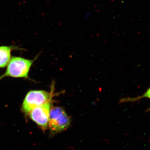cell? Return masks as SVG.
I'll use <instances>...</instances> for the list:
<instances>
[{
    "mask_svg": "<svg viewBox=\"0 0 150 150\" xmlns=\"http://www.w3.org/2000/svg\"><path fill=\"white\" fill-rule=\"evenodd\" d=\"M35 60L16 56L11 57L5 72L0 76V80L6 77L29 79V71Z\"/></svg>",
    "mask_w": 150,
    "mask_h": 150,
    "instance_id": "obj_1",
    "label": "cell"
},
{
    "mask_svg": "<svg viewBox=\"0 0 150 150\" xmlns=\"http://www.w3.org/2000/svg\"><path fill=\"white\" fill-rule=\"evenodd\" d=\"M52 84L50 92L42 90H34L28 93L22 104V111L26 114H29L33 109L52 101L54 89V84Z\"/></svg>",
    "mask_w": 150,
    "mask_h": 150,
    "instance_id": "obj_2",
    "label": "cell"
},
{
    "mask_svg": "<svg viewBox=\"0 0 150 150\" xmlns=\"http://www.w3.org/2000/svg\"><path fill=\"white\" fill-rule=\"evenodd\" d=\"M71 119L63 108L54 107L50 110L48 126L52 133L66 130L70 126Z\"/></svg>",
    "mask_w": 150,
    "mask_h": 150,
    "instance_id": "obj_3",
    "label": "cell"
},
{
    "mask_svg": "<svg viewBox=\"0 0 150 150\" xmlns=\"http://www.w3.org/2000/svg\"><path fill=\"white\" fill-rule=\"evenodd\" d=\"M51 102L50 101L33 109L29 114L31 120L43 131H45L48 126Z\"/></svg>",
    "mask_w": 150,
    "mask_h": 150,
    "instance_id": "obj_4",
    "label": "cell"
},
{
    "mask_svg": "<svg viewBox=\"0 0 150 150\" xmlns=\"http://www.w3.org/2000/svg\"><path fill=\"white\" fill-rule=\"evenodd\" d=\"M23 50L14 46L0 47V68L7 67L11 59V52L13 50Z\"/></svg>",
    "mask_w": 150,
    "mask_h": 150,
    "instance_id": "obj_5",
    "label": "cell"
},
{
    "mask_svg": "<svg viewBox=\"0 0 150 150\" xmlns=\"http://www.w3.org/2000/svg\"><path fill=\"white\" fill-rule=\"evenodd\" d=\"M147 98L150 99V87L147 89L145 93L140 96L134 98H125L122 99L120 103L134 102L140 99Z\"/></svg>",
    "mask_w": 150,
    "mask_h": 150,
    "instance_id": "obj_6",
    "label": "cell"
},
{
    "mask_svg": "<svg viewBox=\"0 0 150 150\" xmlns=\"http://www.w3.org/2000/svg\"><path fill=\"white\" fill-rule=\"evenodd\" d=\"M147 111H150V108H149V109L147 110Z\"/></svg>",
    "mask_w": 150,
    "mask_h": 150,
    "instance_id": "obj_7",
    "label": "cell"
}]
</instances>
